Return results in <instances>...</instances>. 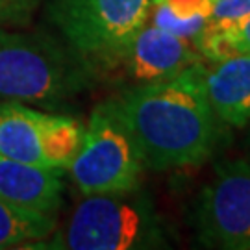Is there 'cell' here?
<instances>
[{"label": "cell", "mask_w": 250, "mask_h": 250, "mask_svg": "<svg viewBox=\"0 0 250 250\" xmlns=\"http://www.w3.org/2000/svg\"><path fill=\"white\" fill-rule=\"evenodd\" d=\"M195 45L208 62L224 60L235 54H250V17L228 28L204 26L195 39Z\"/></svg>", "instance_id": "12"}, {"label": "cell", "mask_w": 250, "mask_h": 250, "mask_svg": "<svg viewBox=\"0 0 250 250\" xmlns=\"http://www.w3.org/2000/svg\"><path fill=\"white\" fill-rule=\"evenodd\" d=\"M100 106L125 128L145 169L198 165L221 139L223 123L206 95L202 62L172 80L139 83Z\"/></svg>", "instance_id": "1"}, {"label": "cell", "mask_w": 250, "mask_h": 250, "mask_svg": "<svg viewBox=\"0 0 250 250\" xmlns=\"http://www.w3.org/2000/svg\"><path fill=\"white\" fill-rule=\"evenodd\" d=\"M39 2L41 0H0V28L26 24Z\"/></svg>", "instance_id": "14"}, {"label": "cell", "mask_w": 250, "mask_h": 250, "mask_svg": "<svg viewBox=\"0 0 250 250\" xmlns=\"http://www.w3.org/2000/svg\"><path fill=\"white\" fill-rule=\"evenodd\" d=\"M209 106L223 125L245 128L250 123V54H235L204 63Z\"/></svg>", "instance_id": "9"}, {"label": "cell", "mask_w": 250, "mask_h": 250, "mask_svg": "<svg viewBox=\"0 0 250 250\" xmlns=\"http://www.w3.org/2000/svg\"><path fill=\"white\" fill-rule=\"evenodd\" d=\"M152 0H50L48 13L82 60L113 65L150 17Z\"/></svg>", "instance_id": "4"}, {"label": "cell", "mask_w": 250, "mask_h": 250, "mask_svg": "<svg viewBox=\"0 0 250 250\" xmlns=\"http://www.w3.org/2000/svg\"><path fill=\"white\" fill-rule=\"evenodd\" d=\"M83 134L80 121L43 113L19 100L0 102V156L13 161L67 169Z\"/></svg>", "instance_id": "6"}, {"label": "cell", "mask_w": 250, "mask_h": 250, "mask_svg": "<svg viewBox=\"0 0 250 250\" xmlns=\"http://www.w3.org/2000/svg\"><path fill=\"white\" fill-rule=\"evenodd\" d=\"M54 230V215L28 209L0 198V250L45 241Z\"/></svg>", "instance_id": "11"}, {"label": "cell", "mask_w": 250, "mask_h": 250, "mask_svg": "<svg viewBox=\"0 0 250 250\" xmlns=\"http://www.w3.org/2000/svg\"><path fill=\"white\" fill-rule=\"evenodd\" d=\"M52 249H167V228L152 198L139 188L111 195H87L74 208Z\"/></svg>", "instance_id": "3"}, {"label": "cell", "mask_w": 250, "mask_h": 250, "mask_svg": "<svg viewBox=\"0 0 250 250\" xmlns=\"http://www.w3.org/2000/svg\"><path fill=\"white\" fill-rule=\"evenodd\" d=\"M198 241L224 250H250V160H226L215 167L195 204Z\"/></svg>", "instance_id": "7"}, {"label": "cell", "mask_w": 250, "mask_h": 250, "mask_svg": "<svg viewBox=\"0 0 250 250\" xmlns=\"http://www.w3.org/2000/svg\"><path fill=\"white\" fill-rule=\"evenodd\" d=\"M63 169H46L0 156V198L54 215L63 202Z\"/></svg>", "instance_id": "10"}, {"label": "cell", "mask_w": 250, "mask_h": 250, "mask_svg": "<svg viewBox=\"0 0 250 250\" xmlns=\"http://www.w3.org/2000/svg\"><path fill=\"white\" fill-rule=\"evenodd\" d=\"M67 169L76 189L87 197L139 188L145 167L125 128L99 104Z\"/></svg>", "instance_id": "5"}, {"label": "cell", "mask_w": 250, "mask_h": 250, "mask_svg": "<svg viewBox=\"0 0 250 250\" xmlns=\"http://www.w3.org/2000/svg\"><path fill=\"white\" fill-rule=\"evenodd\" d=\"M198 62L204 58L191 39L146 21L113 65H123L139 83H150L172 80Z\"/></svg>", "instance_id": "8"}, {"label": "cell", "mask_w": 250, "mask_h": 250, "mask_svg": "<svg viewBox=\"0 0 250 250\" xmlns=\"http://www.w3.org/2000/svg\"><path fill=\"white\" fill-rule=\"evenodd\" d=\"M91 67L39 34L0 28V99L58 106L87 89Z\"/></svg>", "instance_id": "2"}, {"label": "cell", "mask_w": 250, "mask_h": 250, "mask_svg": "<svg viewBox=\"0 0 250 250\" xmlns=\"http://www.w3.org/2000/svg\"><path fill=\"white\" fill-rule=\"evenodd\" d=\"M250 17V0H211L206 26L228 28Z\"/></svg>", "instance_id": "13"}]
</instances>
